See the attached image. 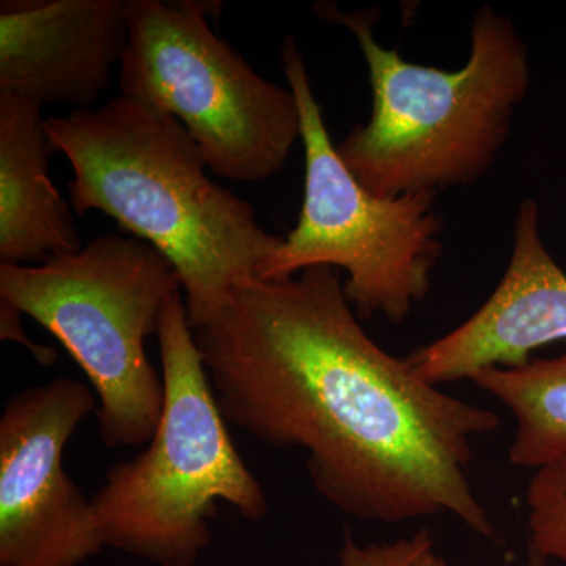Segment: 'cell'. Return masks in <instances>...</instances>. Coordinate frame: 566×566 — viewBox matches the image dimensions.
<instances>
[{
  "label": "cell",
  "mask_w": 566,
  "mask_h": 566,
  "mask_svg": "<svg viewBox=\"0 0 566 566\" xmlns=\"http://www.w3.org/2000/svg\"><path fill=\"white\" fill-rule=\"evenodd\" d=\"M227 422L297 449L316 493L394 524L453 515L495 539L468 468L494 412L447 395L365 333L333 266L249 281L192 327Z\"/></svg>",
  "instance_id": "cell-1"
},
{
  "label": "cell",
  "mask_w": 566,
  "mask_h": 566,
  "mask_svg": "<svg viewBox=\"0 0 566 566\" xmlns=\"http://www.w3.org/2000/svg\"><path fill=\"white\" fill-rule=\"evenodd\" d=\"M46 129L73 167L71 208L104 212L174 264L191 329L259 279L282 243L248 200L207 177V156L174 115L120 95L52 115Z\"/></svg>",
  "instance_id": "cell-2"
},
{
  "label": "cell",
  "mask_w": 566,
  "mask_h": 566,
  "mask_svg": "<svg viewBox=\"0 0 566 566\" xmlns=\"http://www.w3.org/2000/svg\"><path fill=\"white\" fill-rule=\"evenodd\" d=\"M319 17L349 29L367 62L371 115L337 153L368 192L382 199L438 192L490 170L531 85L527 46L509 17L491 6L475 11L471 54L457 71L406 62L382 48L375 10L345 14L324 6Z\"/></svg>",
  "instance_id": "cell-3"
},
{
  "label": "cell",
  "mask_w": 566,
  "mask_h": 566,
  "mask_svg": "<svg viewBox=\"0 0 566 566\" xmlns=\"http://www.w3.org/2000/svg\"><path fill=\"white\" fill-rule=\"evenodd\" d=\"M156 335L161 420L147 450L112 465L92 505L107 547L158 566H196L211 545L218 502L260 521L266 494L227 430L181 292L164 305Z\"/></svg>",
  "instance_id": "cell-4"
},
{
  "label": "cell",
  "mask_w": 566,
  "mask_h": 566,
  "mask_svg": "<svg viewBox=\"0 0 566 566\" xmlns=\"http://www.w3.org/2000/svg\"><path fill=\"white\" fill-rule=\"evenodd\" d=\"M178 292L174 264L151 244L122 234H103L36 266L0 264V300L50 331L87 375L109 449L147 444L158 428L164 381L145 342Z\"/></svg>",
  "instance_id": "cell-5"
},
{
  "label": "cell",
  "mask_w": 566,
  "mask_h": 566,
  "mask_svg": "<svg viewBox=\"0 0 566 566\" xmlns=\"http://www.w3.org/2000/svg\"><path fill=\"white\" fill-rule=\"evenodd\" d=\"M282 66L301 112L304 203L300 221L266 260L259 281H283L307 268L344 270V292L363 319L405 322L430 292L441 259L444 218L436 192L382 199L368 192L338 156L316 102L303 52L293 36L282 44Z\"/></svg>",
  "instance_id": "cell-6"
},
{
  "label": "cell",
  "mask_w": 566,
  "mask_h": 566,
  "mask_svg": "<svg viewBox=\"0 0 566 566\" xmlns=\"http://www.w3.org/2000/svg\"><path fill=\"white\" fill-rule=\"evenodd\" d=\"M212 9L197 0H132L122 95L178 118L219 177L266 180L301 139L296 96L212 32Z\"/></svg>",
  "instance_id": "cell-7"
},
{
  "label": "cell",
  "mask_w": 566,
  "mask_h": 566,
  "mask_svg": "<svg viewBox=\"0 0 566 566\" xmlns=\"http://www.w3.org/2000/svg\"><path fill=\"white\" fill-rule=\"evenodd\" d=\"M98 411L84 382L55 378L14 394L0 417V566H81L104 545L92 499L63 450Z\"/></svg>",
  "instance_id": "cell-8"
},
{
  "label": "cell",
  "mask_w": 566,
  "mask_h": 566,
  "mask_svg": "<svg viewBox=\"0 0 566 566\" xmlns=\"http://www.w3.org/2000/svg\"><path fill=\"white\" fill-rule=\"evenodd\" d=\"M566 340V273L547 251L539 207L523 200L504 277L457 329L422 346L409 363L430 385L471 379L493 367H520L543 346Z\"/></svg>",
  "instance_id": "cell-9"
},
{
  "label": "cell",
  "mask_w": 566,
  "mask_h": 566,
  "mask_svg": "<svg viewBox=\"0 0 566 566\" xmlns=\"http://www.w3.org/2000/svg\"><path fill=\"white\" fill-rule=\"evenodd\" d=\"M132 0H2L0 93L92 109L129 40Z\"/></svg>",
  "instance_id": "cell-10"
},
{
  "label": "cell",
  "mask_w": 566,
  "mask_h": 566,
  "mask_svg": "<svg viewBox=\"0 0 566 566\" xmlns=\"http://www.w3.org/2000/svg\"><path fill=\"white\" fill-rule=\"evenodd\" d=\"M54 153L41 107L0 93V264L36 266L84 248L50 178Z\"/></svg>",
  "instance_id": "cell-11"
},
{
  "label": "cell",
  "mask_w": 566,
  "mask_h": 566,
  "mask_svg": "<svg viewBox=\"0 0 566 566\" xmlns=\"http://www.w3.org/2000/svg\"><path fill=\"white\" fill-rule=\"evenodd\" d=\"M516 419L510 463L539 469L566 455V353L520 367H493L471 378Z\"/></svg>",
  "instance_id": "cell-12"
},
{
  "label": "cell",
  "mask_w": 566,
  "mask_h": 566,
  "mask_svg": "<svg viewBox=\"0 0 566 566\" xmlns=\"http://www.w3.org/2000/svg\"><path fill=\"white\" fill-rule=\"evenodd\" d=\"M526 502L532 549L566 564V455L536 469Z\"/></svg>",
  "instance_id": "cell-13"
},
{
  "label": "cell",
  "mask_w": 566,
  "mask_h": 566,
  "mask_svg": "<svg viewBox=\"0 0 566 566\" xmlns=\"http://www.w3.org/2000/svg\"><path fill=\"white\" fill-rule=\"evenodd\" d=\"M338 566H449L434 549L427 528H420L408 538L385 545L359 546L349 531L338 554Z\"/></svg>",
  "instance_id": "cell-14"
},
{
  "label": "cell",
  "mask_w": 566,
  "mask_h": 566,
  "mask_svg": "<svg viewBox=\"0 0 566 566\" xmlns=\"http://www.w3.org/2000/svg\"><path fill=\"white\" fill-rule=\"evenodd\" d=\"M21 314L20 308L14 307L9 301L0 300V337L2 340L17 342L24 346L41 365L54 364L57 353L48 346L35 344L28 337L21 324Z\"/></svg>",
  "instance_id": "cell-15"
},
{
  "label": "cell",
  "mask_w": 566,
  "mask_h": 566,
  "mask_svg": "<svg viewBox=\"0 0 566 566\" xmlns=\"http://www.w3.org/2000/svg\"><path fill=\"white\" fill-rule=\"evenodd\" d=\"M547 558L543 557L542 554L536 553V551H528V558L526 566H547Z\"/></svg>",
  "instance_id": "cell-16"
}]
</instances>
